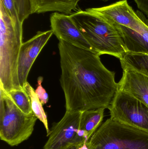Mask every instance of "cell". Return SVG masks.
Instances as JSON below:
<instances>
[{
	"instance_id": "obj_19",
	"label": "cell",
	"mask_w": 148,
	"mask_h": 149,
	"mask_svg": "<svg viewBox=\"0 0 148 149\" xmlns=\"http://www.w3.org/2000/svg\"><path fill=\"white\" fill-rule=\"evenodd\" d=\"M17 8L19 18L21 22L31 14V0H14Z\"/></svg>"
},
{
	"instance_id": "obj_12",
	"label": "cell",
	"mask_w": 148,
	"mask_h": 149,
	"mask_svg": "<svg viewBox=\"0 0 148 149\" xmlns=\"http://www.w3.org/2000/svg\"><path fill=\"white\" fill-rule=\"evenodd\" d=\"M110 22L120 31L127 52L148 55V30L139 33L127 27Z\"/></svg>"
},
{
	"instance_id": "obj_18",
	"label": "cell",
	"mask_w": 148,
	"mask_h": 149,
	"mask_svg": "<svg viewBox=\"0 0 148 149\" xmlns=\"http://www.w3.org/2000/svg\"><path fill=\"white\" fill-rule=\"evenodd\" d=\"M7 14L16 26L23 27V24L20 21L17 8L14 0H0Z\"/></svg>"
},
{
	"instance_id": "obj_2",
	"label": "cell",
	"mask_w": 148,
	"mask_h": 149,
	"mask_svg": "<svg viewBox=\"0 0 148 149\" xmlns=\"http://www.w3.org/2000/svg\"><path fill=\"white\" fill-rule=\"evenodd\" d=\"M70 16L95 53L120 59L127 52L120 31L111 22L86 10Z\"/></svg>"
},
{
	"instance_id": "obj_20",
	"label": "cell",
	"mask_w": 148,
	"mask_h": 149,
	"mask_svg": "<svg viewBox=\"0 0 148 149\" xmlns=\"http://www.w3.org/2000/svg\"><path fill=\"white\" fill-rule=\"evenodd\" d=\"M43 81V77L39 76L37 79V87L35 90V93L37 95L41 102L43 105H45L47 103L49 100L48 95L46 90L42 86Z\"/></svg>"
},
{
	"instance_id": "obj_21",
	"label": "cell",
	"mask_w": 148,
	"mask_h": 149,
	"mask_svg": "<svg viewBox=\"0 0 148 149\" xmlns=\"http://www.w3.org/2000/svg\"><path fill=\"white\" fill-rule=\"evenodd\" d=\"M138 8L148 17V0H134Z\"/></svg>"
},
{
	"instance_id": "obj_9",
	"label": "cell",
	"mask_w": 148,
	"mask_h": 149,
	"mask_svg": "<svg viewBox=\"0 0 148 149\" xmlns=\"http://www.w3.org/2000/svg\"><path fill=\"white\" fill-rule=\"evenodd\" d=\"M53 35L51 29L38 31L32 38L23 43L17 64V80L20 88H23L28 82V76L34 62Z\"/></svg>"
},
{
	"instance_id": "obj_3",
	"label": "cell",
	"mask_w": 148,
	"mask_h": 149,
	"mask_svg": "<svg viewBox=\"0 0 148 149\" xmlns=\"http://www.w3.org/2000/svg\"><path fill=\"white\" fill-rule=\"evenodd\" d=\"M0 88L7 93L21 88L17 78L23 27L16 26L0 2Z\"/></svg>"
},
{
	"instance_id": "obj_14",
	"label": "cell",
	"mask_w": 148,
	"mask_h": 149,
	"mask_svg": "<svg viewBox=\"0 0 148 149\" xmlns=\"http://www.w3.org/2000/svg\"><path fill=\"white\" fill-rule=\"evenodd\" d=\"M105 109L104 108H100L82 112L80 129L85 133L89 140L101 126Z\"/></svg>"
},
{
	"instance_id": "obj_10",
	"label": "cell",
	"mask_w": 148,
	"mask_h": 149,
	"mask_svg": "<svg viewBox=\"0 0 148 149\" xmlns=\"http://www.w3.org/2000/svg\"><path fill=\"white\" fill-rule=\"evenodd\" d=\"M50 22L51 30L59 41L95 52L70 15L53 13L50 17Z\"/></svg>"
},
{
	"instance_id": "obj_4",
	"label": "cell",
	"mask_w": 148,
	"mask_h": 149,
	"mask_svg": "<svg viewBox=\"0 0 148 149\" xmlns=\"http://www.w3.org/2000/svg\"><path fill=\"white\" fill-rule=\"evenodd\" d=\"M89 142L91 149H148V132L110 117L100 126Z\"/></svg>"
},
{
	"instance_id": "obj_5",
	"label": "cell",
	"mask_w": 148,
	"mask_h": 149,
	"mask_svg": "<svg viewBox=\"0 0 148 149\" xmlns=\"http://www.w3.org/2000/svg\"><path fill=\"white\" fill-rule=\"evenodd\" d=\"M37 119L33 113H23L8 93L0 88L1 140L10 146H17L31 135Z\"/></svg>"
},
{
	"instance_id": "obj_7",
	"label": "cell",
	"mask_w": 148,
	"mask_h": 149,
	"mask_svg": "<svg viewBox=\"0 0 148 149\" xmlns=\"http://www.w3.org/2000/svg\"><path fill=\"white\" fill-rule=\"evenodd\" d=\"M82 112L66 111L61 120L54 125L50 130L43 149H68L89 141L80 129Z\"/></svg>"
},
{
	"instance_id": "obj_23",
	"label": "cell",
	"mask_w": 148,
	"mask_h": 149,
	"mask_svg": "<svg viewBox=\"0 0 148 149\" xmlns=\"http://www.w3.org/2000/svg\"><path fill=\"white\" fill-rule=\"evenodd\" d=\"M101 1H102L104 2H107L108 1H110V0H101Z\"/></svg>"
},
{
	"instance_id": "obj_22",
	"label": "cell",
	"mask_w": 148,
	"mask_h": 149,
	"mask_svg": "<svg viewBox=\"0 0 148 149\" xmlns=\"http://www.w3.org/2000/svg\"><path fill=\"white\" fill-rule=\"evenodd\" d=\"M68 149H91L88 141L75 145Z\"/></svg>"
},
{
	"instance_id": "obj_11",
	"label": "cell",
	"mask_w": 148,
	"mask_h": 149,
	"mask_svg": "<svg viewBox=\"0 0 148 149\" xmlns=\"http://www.w3.org/2000/svg\"><path fill=\"white\" fill-rule=\"evenodd\" d=\"M123 75L118 91L128 93L148 107V76L131 68L122 67Z\"/></svg>"
},
{
	"instance_id": "obj_6",
	"label": "cell",
	"mask_w": 148,
	"mask_h": 149,
	"mask_svg": "<svg viewBox=\"0 0 148 149\" xmlns=\"http://www.w3.org/2000/svg\"><path fill=\"white\" fill-rule=\"evenodd\" d=\"M108 109L114 120L148 132V107L129 94L117 91Z\"/></svg>"
},
{
	"instance_id": "obj_15",
	"label": "cell",
	"mask_w": 148,
	"mask_h": 149,
	"mask_svg": "<svg viewBox=\"0 0 148 149\" xmlns=\"http://www.w3.org/2000/svg\"><path fill=\"white\" fill-rule=\"evenodd\" d=\"M120 60L121 67L131 68L148 76V55L127 52Z\"/></svg>"
},
{
	"instance_id": "obj_17",
	"label": "cell",
	"mask_w": 148,
	"mask_h": 149,
	"mask_svg": "<svg viewBox=\"0 0 148 149\" xmlns=\"http://www.w3.org/2000/svg\"><path fill=\"white\" fill-rule=\"evenodd\" d=\"M7 93L23 113L26 114L33 113L30 99L24 88L13 89Z\"/></svg>"
},
{
	"instance_id": "obj_1",
	"label": "cell",
	"mask_w": 148,
	"mask_h": 149,
	"mask_svg": "<svg viewBox=\"0 0 148 149\" xmlns=\"http://www.w3.org/2000/svg\"><path fill=\"white\" fill-rule=\"evenodd\" d=\"M66 111L108 109L118 91L115 72L103 64L100 55L65 41L58 43Z\"/></svg>"
},
{
	"instance_id": "obj_16",
	"label": "cell",
	"mask_w": 148,
	"mask_h": 149,
	"mask_svg": "<svg viewBox=\"0 0 148 149\" xmlns=\"http://www.w3.org/2000/svg\"><path fill=\"white\" fill-rule=\"evenodd\" d=\"M23 88L27 92L30 99L32 112L37 117V119L40 120L43 123L47 131L48 136L50 133V130L49 128L47 118L43 107V105L42 104L40 99L36 93L35 90L28 81L24 84Z\"/></svg>"
},
{
	"instance_id": "obj_13",
	"label": "cell",
	"mask_w": 148,
	"mask_h": 149,
	"mask_svg": "<svg viewBox=\"0 0 148 149\" xmlns=\"http://www.w3.org/2000/svg\"><path fill=\"white\" fill-rule=\"evenodd\" d=\"M81 0H31V14L56 11L71 15Z\"/></svg>"
},
{
	"instance_id": "obj_8",
	"label": "cell",
	"mask_w": 148,
	"mask_h": 149,
	"mask_svg": "<svg viewBox=\"0 0 148 149\" xmlns=\"http://www.w3.org/2000/svg\"><path fill=\"white\" fill-rule=\"evenodd\" d=\"M86 10L139 33L148 30V20L141 11H135L127 0L119 1L100 8H89Z\"/></svg>"
}]
</instances>
